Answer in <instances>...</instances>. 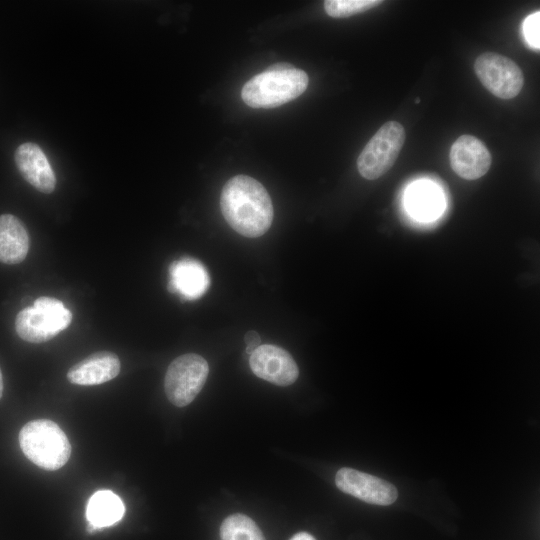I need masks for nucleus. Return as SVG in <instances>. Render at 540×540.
Wrapping results in <instances>:
<instances>
[{"label":"nucleus","instance_id":"3","mask_svg":"<svg viewBox=\"0 0 540 540\" xmlns=\"http://www.w3.org/2000/svg\"><path fill=\"white\" fill-rule=\"evenodd\" d=\"M19 445L26 458L50 471L63 467L71 454L68 437L55 422L48 419L26 423L19 432Z\"/></svg>","mask_w":540,"mask_h":540},{"label":"nucleus","instance_id":"16","mask_svg":"<svg viewBox=\"0 0 540 540\" xmlns=\"http://www.w3.org/2000/svg\"><path fill=\"white\" fill-rule=\"evenodd\" d=\"M443 197L431 183L419 182L410 187L406 195V206L410 214L421 220L439 216L443 209Z\"/></svg>","mask_w":540,"mask_h":540},{"label":"nucleus","instance_id":"21","mask_svg":"<svg viewBox=\"0 0 540 540\" xmlns=\"http://www.w3.org/2000/svg\"><path fill=\"white\" fill-rule=\"evenodd\" d=\"M289 540H316V539L307 532H299L293 535Z\"/></svg>","mask_w":540,"mask_h":540},{"label":"nucleus","instance_id":"8","mask_svg":"<svg viewBox=\"0 0 540 540\" xmlns=\"http://www.w3.org/2000/svg\"><path fill=\"white\" fill-rule=\"evenodd\" d=\"M335 483L342 492L370 504L386 506L394 503L398 497L393 484L348 467L337 471Z\"/></svg>","mask_w":540,"mask_h":540},{"label":"nucleus","instance_id":"20","mask_svg":"<svg viewBox=\"0 0 540 540\" xmlns=\"http://www.w3.org/2000/svg\"><path fill=\"white\" fill-rule=\"evenodd\" d=\"M245 342L247 345L246 352L251 355L252 352L261 345V338L256 331L251 330L245 334Z\"/></svg>","mask_w":540,"mask_h":540},{"label":"nucleus","instance_id":"2","mask_svg":"<svg viewBox=\"0 0 540 540\" xmlns=\"http://www.w3.org/2000/svg\"><path fill=\"white\" fill-rule=\"evenodd\" d=\"M308 83L303 70L288 63H276L248 80L241 98L252 108H274L299 97Z\"/></svg>","mask_w":540,"mask_h":540},{"label":"nucleus","instance_id":"17","mask_svg":"<svg viewBox=\"0 0 540 540\" xmlns=\"http://www.w3.org/2000/svg\"><path fill=\"white\" fill-rule=\"evenodd\" d=\"M221 540H265L257 524L248 516L235 513L228 516L220 527Z\"/></svg>","mask_w":540,"mask_h":540},{"label":"nucleus","instance_id":"7","mask_svg":"<svg viewBox=\"0 0 540 540\" xmlns=\"http://www.w3.org/2000/svg\"><path fill=\"white\" fill-rule=\"evenodd\" d=\"M474 71L481 84L500 99L516 97L524 84L520 67L510 58L498 53L480 54L474 62Z\"/></svg>","mask_w":540,"mask_h":540},{"label":"nucleus","instance_id":"14","mask_svg":"<svg viewBox=\"0 0 540 540\" xmlns=\"http://www.w3.org/2000/svg\"><path fill=\"white\" fill-rule=\"evenodd\" d=\"M29 234L20 219L12 214L0 216V262L17 264L29 251Z\"/></svg>","mask_w":540,"mask_h":540},{"label":"nucleus","instance_id":"11","mask_svg":"<svg viewBox=\"0 0 540 540\" xmlns=\"http://www.w3.org/2000/svg\"><path fill=\"white\" fill-rule=\"evenodd\" d=\"M15 163L23 178L38 191L50 194L56 186L54 171L42 151L35 143L21 144L15 152Z\"/></svg>","mask_w":540,"mask_h":540},{"label":"nucleus","instance_id":"10","mask_svg":"<svg viewBox=\"0 0 540 540\" xmlns=\"http://www.w3.org/2000/svg\"><path fill=\"white\" fill-rule=\"evenodd\" d=\"M450 165L461 178L476 180L490 169L492 157L487 146L477 137L464 134L451 146Z\"/></svg>","mask_w":540,"mask_h":540},{"label":"nucleus","instance_id":"19","mask_svg":"<svg viewBox=\"0 0 540 540\" xmlns=\"http://www.w3.org/2000/svg\"><path fill=\"white\" fill-rule=\"evenodd\" d=\"M539 24H540L539 11L529 15L523 23V32H524L526 41L533 48L537 50H539V47H540Z\"/></svg>","mask_w":540,"mask_h":540},{"label":"nucleus","instance_id":"23","mask_svg":"<svg viewBox=\"0 0 540 540\" xmlns=\"http://www.w3.org/2000/svg\"><path fill=\"white\" fill-rule=\"evenodd\" d=\"M415 103H420V98H417V99L415 100Z\"/></svg>","mask_w":540,"mask_h":540},{"label":"nucleus","instance_id":"9","mask_svg":"<svg viewBox=\"0 0 540 540\" xmlns=\"http://www.w3.org/2000/svg\"><path fill=\"white\" fill-rule=\"evenodd\" d=\"M249 364L257 377L278 386L293 384L299 375L293 357L283 348L272 344L257 347L250 355Z\"/></svg>","mask_w":540,"mask_h":540},{"label":"nucleus","instance_id":"4","mask_svg":"<svg viewBox=\"0 0 540 540\" xmlns=\"http://www.w3.org/2000/svg\"><path fill=\"white\" fill-rule=\"evenodd\" d=\"M72 320L71 312L61 301L39 297L33 306L22 309L16 316L18 336L30 343L46 342L66 329Z\"/></svg>","mask_w":540,"mask_h":540},{"label":"nucleus","instance_id":"22","mask_svg":"<svg viewBox=\"0 0 540 540\" xmlns=\"http://www.w3.org/2000/svg\"><path fill=\"white\" fill-rule=\"evenodd\" d=\"M3 388H4L3 376H2L1 369H0V399H1L2 395H3Z\"/></svg>","mask_w":540,"mask_h":540},{"label":"nucleus","instance_id":"1","mask_svg":"<svg viewBox=\"0 0 540 540\" xmlns=\"http://www.w3.org/2000/svg\"><path fill=\"white\" fill-rule=\"evenodd\" d=\"M220 207L230 227L245 237H260L272 224L271 198L265 187L250 176L237 175L225 183Z\"/></svg>","mask_w":540,"mask_h":540},{"label":"nucleus","instance_id":"5","mask_svg":"<svg viewBox=\"0 0 540 540\" xmlns=\"http://www.w3.org/2000/svg\"><path fill=\"white\" fill-rule=\"evenodd\" d=\"M405 139V129L399 122L384 123L358 156L360 175L367 180H375L388 172L397 160Z\"/></svg>","mask_w":540,"mask_h":540},{"label":"nucleus","instance_id":"15","mask_svg":"<svg viewBox=\"0 0 540 540\" xmlns=\"http://www.w3.org/2000/svg\"><path fill=\"white\" fill-rule=\"evenodd\" d=\"M125 513L121 498L110 490H99L89 499L86 517L88 531H95L111 526L120 521Z\"/></svg>","mask_w":540,"mask_h":540},{"label":"nucleus","instance_id":"6","mask_svg":"<svg viewBox=\"0 0 540 540\" xmlns=\"http://www.w3.org/2000/svg\"><path fill=\"white\" fill-rule=\"evenodd\" d=\"M208 373L207 361L198 354L188 353L174 359L164 378L168 400L177 407L190 404L203 388Z\"/></svg>","mask_w":540,"mask_h":540},{"label":"nucleus","instance_id":"13","mask_svg":"<svg viewBox=\"0 0 540 540\" xmlns=\"http://www.w3.org/2000/svg\"><path fill=\"white\" fill-rule=\"evenodd\" d=\"M171 291L179 293L186 299H197L209 286V276L205 267L197 260L182 258L170 266Z\"/></svg>","mask_w":540,"mask_h":540},{"label":"nucleus","instance_id":"12","mask_svg":"<svg viewBox=\"0 0 540 540\" xmlns=\"http://www.w3.org/2000/svg\"><path fill=\"white\" fill-rule=\"evenodd\" d=\"M118 356L109 351H100L89 355L73 365L67 379L76 385H98L115 378L120 372Z\"/></svg>","mask_w":540,"mask_h":540},{"label":"nucleus","instance_id":"18","mask_svg":"<svg viewBox=\"0 0 540 540\" xmlns=\"http://www.w3.org/2000/svg\"><path fill=\"white\" fill-rule=\"evenodd\" d=\"M382 0H326L324 9L333 18H346L382 4Z\"/></svg>","mask_w":540,"mask_h":540}]
</instances>
